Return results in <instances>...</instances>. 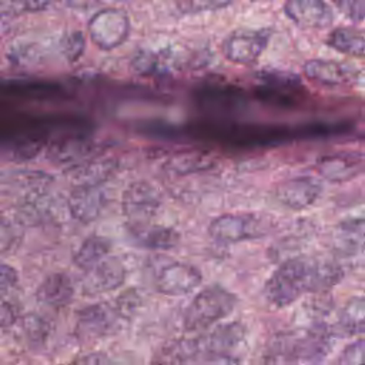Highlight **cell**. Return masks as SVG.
Returning a JSON list of instances; mask_svg holds the SVG:
<instances>
[{
	"mask_svg": "<svg viewBox=\"0 0 365 365\" xmlns=\"http://www.w3.org/2000/svg\"><path fill=\"white\" fill-rule=\"evenodd\" d=\"M84 47L86 40L81 31H70L61 38V53L70 63H74L81 57Z\"/></svg>",
	"mask_w": 365,
	"mask_h": 365,
	"instance_id": "obj_25",
	"label": "cell"
},
{
	"mask_svg": "<svg viewBox=\"0 0 365 365\" xmlns=\"http://www.w3.org/2000/svg\"><path fill=\"white\" fill-rule=\"evenodd\" d=\"M327 44L341 53L365 57V33L352 27H338L327 38Z\"/></svg>",
	"mask_w": 365,
	"mask_h": 365,
	"instance_id": "obj_21",
	"label": "cell"
},
{
	"mask_svg": "<svg viewBox=\"0 0 365 365\" xmlns=\"http://www.w3.org/2000/svg\"><path fill=\"white\" fill-rule=\"evenodd\" d=\"M198 336L205 361L214 359L228 365H240L248 348V329L241 322L222 324Z\"/></svg>",
	"mask_w": 365,
	"mask_h": 365,
	"instance_id": "obj_3",
	"label": "cell"
},
{
	"mask_svg": "<svg viewBox=\"0 0 365 365\" xmlns=\"http://www.w3.org/2000/svg\"><path fill=\"white\" fill-rule=\"evenodd\" d=\"M106 207V195L98 184L80 182L68 195V211L71 217L88 224L100 217Z\"/></svg>",
	"mask_w": 365,
	"mask_h": 365,
	"instance_id": "obj_11",
	"label": "cell"
},
{
	"mask_svg": "<svg viewBox=\"0 0 365 365\" xmlns=\"http://www.w3.org/2000/svg\"><path fill=\"white\" fill-rule=\"evenodd\" d=\"M16 284H17V271L7 264H1L0 265V289H1V292L3 294L7 292Z\"/></svg>",
	"mask_w": 365,
	"mask_h": 365,
	"instance_id": "obj_30",
	"label": "cell"
},
{
	"mask_svg": "<svg viewBox=\"0 0 365 365\" xmlns=\"http://www.w3.org/2000/svg\"><path fill=\"white\" fill-rule=\"evenodd\" d=\"M339 328L348 334L365 332V297H352L341 309Z\"/></svg>",
	"mask_w": 365,
	"mask_h": 365,
	"instance_id": "obj_22",
	"label": "cell"
},
{
	"mask_svg": "<svg viewBox=\"0 0 365 365\" xmlns=\"http://www.w3.org/2000/svg\"><path fill=\"white\" fill-rule=\"evenodd\" d=\"M332 1H334V3H335V4H338V3H339V1H341V0H332Z\"/></svg>",
	"mask_w": 365,
	"mask_h": 365,
	"instance_id": "obj_33",
	"label": "cell"
},
{
	"mask_svg": "<svg viewBox=\"0 0 365 365\" xmlns=\"http://www.w3.org/2000/svg\"><path fill=\"white\" fill-rule=\"evenodd\" d=\"M269 36V30L265 29L234 30L222 41V54L235 64L250 66L259 58L268 44Z\"/></svg>",
	"mask_w": 365,
	"mask_h": 365,
	"instance_id": "obj_7",
	"label": "cell"
},
{
	"mask_svg": "<svg viewBox=\"0 0 365 365\" xmlns=\"http://www.w3.org/2000/svg\"><path fill=\"white\" fill-rule=\"evenodd\" d=\"M284 11L302 29H325L334 20L332 10L324 0H287Z\"/></svg>",
	"mask_w": 365,
	"mask_h": 365,
	"instance_id": "obj_13",
	"label": "cell"
},
{
	"mask_svg": "<svg viewBox=\"0 0 365 365\" xmlns=\"http://www.w3.org/2000/svg\"><path fill=\"white\" fill-rule=\"evenodd\" d=\"M23 329L31 344H44L50 334L48 324L41 317L34 314L24 317Z\"/></svg>",
	"mask_w": 365,
	"mask_h": 365,
	"instance_id": "obj_24",
	"label": "cell"
},
{
	"mask_svg": "<svg viewBox=\"0 0 365 365\" xmlns=\"http://www.w3.org/2000/svg\"><path fill=\"white\" fill-rule=\"evenodd\" d=\"M128 228L140 245L151 250H170L180 242V234L171 227L148 222L140 225H128Z\"/></svg>",
	"mask_w": 365,
	"mask_h": 365,
	"instance_id": "obj_19",
	"label": "cell"
},
{
	"mask_svg": "<svg viewBox=\"0 0 365 365\" xmlns=\"http://www.w3.org/2000/svg\"><path fill=\"white\" fill-rule=\"evenodd\" d=\"M342 268L315 257H295L284 261L267 279L264 295L275 308L291 305L305 292H322L338 284Z\"/></svg>",
	"mask_w": 365,
	"mask_h": 365,
	"instance_id": "obj_1",
	"label": "cell"
},
{
	"mask_svg": "<svg viewBox=\"0 0 365 365\" xmlns=\"http://www.w3.org/2000/svg\"><path fill=\"white\" fill-rule=\"evenodd\" d=\"M67 365H114L113 361L103 352L84 354Z\"/></svg>",
	"mask_w": 365,
	"mask_h": 365,
	"instance_id": "obj_29",
	"label": "cell"
},
{
	"mask_svg": "<svg viewBox=\"0 0 365 365\" xmlns=\"http://www.w3.org/2000/svg\"><path fill=\"white\" fill-rule=\"evenodd\" d=\"M231 0H178V9L182 13L195 14L202 11H214L227 7Z\"/></svg>",
	"mask_w": 365,
	"mask_h": 365,
	"instance_id": "obj_26",
	"label": "cell"
},
{
	"mask_svg": "<svg viewBox=\"0 0 365 365\" xmlns=\"http://www.w3.org/2000/svg\"><path fill=\"white\" fill-rule=\"evenodd\" d=\"M201 272L187 262H171L157 275V289L164 295L180 297L194 291L201 284Z\"/></svg>",
	"mask_w": 365,
	"mask_h": 365,
	"instance_id": "obj_10",
	"label": "cell"
},
{
	"mask_svg": "<svg viewBox=\"0 0 365 365\" xmlns=\"http://www.w3.org/2000/svg\"><path fill=\"white\" fill-rule=\"evenodd\" d=\"M338 9L352 21H362L365 19V0H341Z\"/></svg>",
	"mask_w": 365,
	"mask_h": 365,
	"instance_id": "obj_28",
	"label": "cell"
},
{
	"mask_svg": "<svg viewBox=\"0 0 365 365\" xmlns=\"http://www.w3.org/2000/svg\"><path fill=\"white\" fill-rule=\"evenodd\" d=\"M170 61L173 57L168 51H151L143 50L133 60V68L143 76H153L167 73L170 70Z\"/></svg>",
	"mask_w": 365,
	"mask_h": 365,
	"instance_id": "obj_23",
	"label": "cell"
},
{
	"mask_svg": "<svg viewBox=\"0 0 365 365\" xmlns=\"http://www.w3.org/2000/svg\"><path fill=\"white\" fill-rule=\"evenodd\" d=\"M161 205L160 194L147 182L138 181L128 185L123 195V212L128 225L148 224Z\"/></svg>",
	"mask_w": 365,
	"mask_h": 365,
	"instance_id": "obj_8",
	"label": "cell"
},
{
	"mask_svg": "<svg viewBox=\"0 0 365 365\" xmlns=\"http://www.w3.org/2000/svg\"><path fill=\"white\" fill-rule=\"evenodd\" d=\"M334 250L344 257L365 255V218H349L339 222L331 237Z\"/></svg>",
	"mask_w": 365,
	"mask_h": 365,
	"instance_id": "obj_15",
	"label": "cell"
},
{
	"mask_svg": "<svg viewBox=\"0 0 365 365\" xmlns=\"http://www.w3.org/2000/svg\"><path fill=\"white\" fill-rule=\"evenodd\" d=\"M205 361L200 336L180 338L164 344L153 356L151 365H194Z\"/></svg>",
	"mask_w": 365,
	"mask_h": 365,
	"instance_id": "obj_14",
	"label": "cell"
},
{
	"mask_svg": "<svg viewBox=\"0 0 365 365\" xmlns=\"http://www.w3.org/2000/svg\"><path fill=\"white\" fill-rule=\"evenodd\" d=\"M88 34L100 50L108 51L117 48L128 38L130 19L121 9H101L90 19Z\"/></svg>",
	"mask_w": 365,
	"mask_h": 365,
	"instance_id": "obj_6",
	"label": "cell"
},
{
	"mask_svg": "<svg viewBox=\"0 0 365 365\" xmlns=\"http://www.w3.org/2000/svg\"><path fill=\"white\" fill-rule=\"evenodd\" d=\"M17 319V309L10 304L3 301L1 302V308H0V324L1 328H7L10 325H13Z\"/></svg>",
	"mask_w": 365,
	"mask_h": 365,
	"instance_id": "obj_31",
	"label": "cell"
},
{
	"mask_svg": "<svg viewBox=\"0 0 365 365\" xmlns=\"http://www.w3.org/2000/svg\"><path fill=\"white\" fill-rule=\"evenodd\" d=\"M74 295V285L70 277L64 272H53L47 275L36 291V297L40 302L50 307H64Z\"/></svg>",
	"mask_w": 365,
	"mask_h": 365,
	"instance_id": "obj_18",
	"label": "cell"
},
{
	"mask_svg": "<svg viewBox=\"0 0 365 365\" xmlns=\"http://www.w3.org/2000/svg\"><path fill=\"white\" fill-rule=\"evenodd\" d=\"M364 170H365V167H364Z\"/></svg>",
	"mask_w": 365,
	"mask_h": 365,
	"instance_id": "obj_34",
	"label": "cell"
},
{
	"mask_svg": "<svg viewBox=\"0 0 365 365\" xmlns=\"http://www.w3.org/2000/svg\"><path fill=\"white\" fill-rule=\"evenodd\" d=\"M53 1L54 0H20V6L24 11H40Z\"/></svg>",
	"mask_w": 365,
	"mask_h": 365,
	"instance_id": "obj_32",
	"label": "cell"
},
{
	"mask_svg": "<svg viewBox=\"0 0 365 365\" xmlns=\"http://www.w3.org/2000/svg\"><path fill=\"white\" fill-rule=\"evenodd\" d=\"M127 318L117 299L114 302H97L77 314L76 334L83 342L96 341L114 334Z\"/></svg>",
	"mask_w": 365,
	"mask_h": 365,
	"instance_id": "obj_4",
	"label": "cell"
},
{
	"mask_svg": "<svg viewBox=\"0 0 365 365\" xmlns=\"http://www.w3.org/2000/svg\"><path fill=\"white\" fill-rule=\"evenodd\" d=\"M362 167H365V163L358 153H338L325 155L319 158L317 164L319 174L334 182L354 178Z\"/></svg>",
	"mask_w": 365,
	"mask_h": 365,
	"instance_id": "obj_16",
	"label": "cell"
},
{
	"mask_svg": "<svg viewBox=\"0 0 365 365\" xmlns=\"http://www.w3.org/2000/svg\"><path fill=\"white\" fill-rule=\"evenodd\" d=\"M304 74L315 83L325 86H341L348 84L354 77L355 71L339 61L314 58L304 64Z\"/></svg>",
	"mask_w": 365,
	"mask_h": 365,
	"instance_id": "obj_17",
	"label": "cell"
},
{
	"mask_svg": "<svg viewBox=\"0 0 365 365\" xmlns=\"http://www.w3.org/2000/svg\"><path fill=\"white\" fill-rule=\"evenodd\" d=\"M268 224L261 215L251 212L222 214L214 218L208 227L210 235L218 242H240L265 235Z\"/></svg>",
	"mask_w": 365,
	"mask_h": 365,
	"instance_id": "obj_5",
	"label": "cell"
},
{
	"mask_svg": "<svg viewBox=\"0 0 365 365\" xmlns=\"http://www.w3.org/2000/svg\"><path fill=\"white\" fill-rule=\"evenodd\" d=\"M125 279L124 264L114 257H107L93 268L87 269L83 281L81 291L84 295L94 297L110 292L118 288Z\"/></svg>",
	"mask_w": 365,
	"mask_h": 365,
	"instance_id": "obj_9",
	"label": "cell"
},
{
	"mask_svg": "<svg viewBox=\"0 0 365 365\" xmlns=\"http://www.w3.org/2000/svg\"><path fill=\"white\" fill-rule=\"evenodd\" d=\"M237 305V297L221 285H210L200 291L187 305L182 324L188 332L204 331L228 317Z\"/></svg>",
	"mask_w": 365,
	"mask_h": 365,
	"instance_id": "obj_2",
	"label": "cell"
},
{
	"mask_svg": "<svg viewBox=\"0 0 365 365\" xmlns=\"http://www.w3.org/2000/svg\"><path fill=\"white\" fill-rule=\"evenodd\" d=\"M111 250V242L101 235H90L87 237L81 245L74 252L73 261L74 264L87 271L106 259L108 257V252Z\"/></svg>",
	"mask_w": 365,
	"mask_h": 365,
	"instance_id": "obj_20",
	"label": "cell"
},
{
	"mask_svg": "<svg viewBox=\"0 0 365 365\" xmlns=\"http://www.w3.org/2000/svg\"><path fill=\"white\" fill-rule=\"evenodd\" d=\"M338 365H365V338L346 345L338 358Z\"/></svg>",
	"mask_w": 365,
	"mask_h": 365,
	"instance_id": "obj_27",
	"label": "cell"
},
{
	"mask_svg": "<svg viewBox=\"0 0 365 365\" xmlns=\"http://www.w3.org/2000/svg\"><path fill=\"white\" fill-rule=\"evenodd\" d=\"M321 190V182L312 177H294L277 185L275 197L291 210H302L317 201Z\"/></svg>",
	"mask_w": 365,
	"mask_h": 365,
	"instance_id": "obj_12",
	"label": "cell"
}]
</instances>
